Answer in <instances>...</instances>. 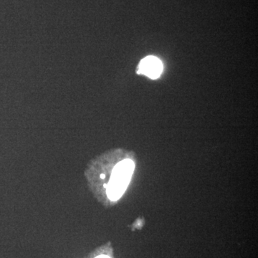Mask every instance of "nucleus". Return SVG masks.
<instances>
[{
    "instance_id": "f257e3e1",
    "label": "nucleus",
    "mask_w": 258,
    "mask_h": 258,
    "mask_svg": "<svg viewBox=\"0 0 258 258\" xmlns=\"http://www.w3.org/2000/svg\"><path fill=\"white\" fill-rule=\"evenodd\" d=\"M134 169L135 164L131 159L120 161L113 168L106 188L107 196L111 201H117L121 198L128 187Z\"/></svg>"
},
{
    "instance_id": "f03ea898",
    "label": "nucleus",
    "mask_w": 258,
    "mask_h": 258,
    "mask_svg": "<svg viewBox=\"0 0 258 258\" xmlns=\"http://www.w3.org/2000/svg\"><path fill=\"white\" fill-rule=\"evenodd\" d=\"M163 71L161 61L154 56H148L141 60L138 67V74L147 76L151 79H157Z\"/></svg>"
},
{
    "instance_id": "7ed1b4c3",
    "label": "nucleus",
    "mask_w": 258,
    "mask_h": 258,
    "mask_svg": "<svg viewBox=\"0 0 258 258\" xmlns=\"http://www.w3.org/2000/svg\"><path fill=\"white\" fill-rule=\"evenodd\" d=\"M105 176H105V174H101V179H104Z\"/></svg>"
},
{
    "instance_id": "20e7f679",
    "label": "nucleus",
    "mask_w": 258,
    "mask_h": 258,
    "mask_svg": "<svg viewBox=\"0 0 258 258\" xmlns=\"http://www.w3.org/2000/svg\"><path fill=\"white\" fill-rule=\"evenodd\" d=\"M104 187L106 188H106H107V184H104Z\"/></svg>"
}]
</instances>
